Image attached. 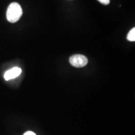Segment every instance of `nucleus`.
<instances>
[{
	"instance_id": "nucleus-1",
	"label": "nucleus",
	"mask_w": 135,
	"mask_h": 135,
	"mask_svg": "<svg viewBox=\"0 0 135 135\" xmlns=\"http://www.w3.org/2000/svg\"><path fill=\"white\" fill-rule=\"evenodd\" d=\"M23 15V10L21 6L17 3H13L8 6L6 18L10 23H16L20 19Z\"/></svg>"
},
{
	"instance_id": "nucleus-2",
	"label": "nucleus",
	"mask_w": 135,
	"mask_h": 135,
	"mask_svg": "<svg viewBox=\"0 0 135 135\" xmlns=\"http://www.w3.org/2000/svg\"><path fill=\"white\" fill-rule=\"evenodd\" d=\"M70 63L73 66L82 68L85 66L88 63V58L82 55H73L70 58Z\"/></svg>"
},
{
	"instance_id": "nucleus-3",
	"label": "nucleus",
	"mask_w": 135,
	"mask_h": 135,
	"mask_svg": "<svg viewBox=\"0 0 135 135\" xmlns=\"http://www.w3.org/2000/svg\"><path fill=\"white\" fill-rule=\"evenodd\" d=\"M21 73V70L20 68L15 67L11 70H8L4 73V78L6 81H8L11 79H14L18 77Z\"/></svg>"
},
{
	"instance_id": "nucleus-4",
	"label": "nucleus",
	"mask_w": 135,
	"mask_h": 135,
	"mask_svg": "<svg viewBox=\"0 0 135 135\" xmlns=\"http://www.w3.org/2000/svg\"><path fill=\"white\" fill-rule=\"evenodd\" d=\"M127 39L129 41H135V28H133L131 30V31L128 34Z\"/></svg>"
},
{
	"instance_id": "nucleus-5",
	"label": "nucleus",
	"mask_w": 135,
	"mask_h": 135,
	"mask_svg": "<svg viewBox=\"0 0 135 135\" xmlns=\"http://www.w3.org/2000/svg\"><path fill=\"white\" fill-rule=\"evenodd\" d=\"M98 1L101 3V4L104 5H107L109 3V0H98Z\"/></svg>"
},
{
	"instance_id": "nucleus-6",
	"label": "nucleus",
	"mask_w": 135,
	"mask_h": 135,
	"mask_svg": "<svg viewBox=\"0 0 135 135\" xmlns=\"http://www.w3.org/2000/svg\"><path fill=\"white\" fill-rule=\"evenodd\" d=\"M24 135H36L35 133L32 132V131H28V132L25 133Z\"/></svg>"
}]
</instances>
